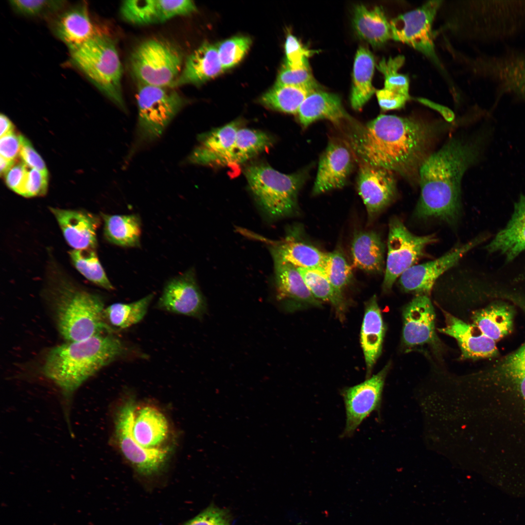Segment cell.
<instances>
[{"instance_id":"cell-12","label":"cell","mask_w":525,"mask_h":525,"mask_svg":"<svg viewBox=\"0 0 525 525\" xmlns=\"http://www.w3.org/2000/svg\"><path fill=\"white\" fill-rule=\"evenodd\" d=\"M387 365L377 374L343 392L346 410V425L342 437H350L368 416L380 409Z\"/></svg>"},{"instance_id":"cell-27","label":"cell","mask_w":525,"mask_h":525,"mask_svg":"<svg viewBox=\"0 0 525 525\" xmlns=\"http://www.w3.org/2000/svg\"><path fill=\"white\" fill-rule=\"evenodd\" d=\"M493 299L486 307L473 312L472 319V324L497 342L512 331L515 306L505 299Z\"/></svg>"},{"instance_id":"cell-7","label":"cell","mask_w":525,"mask_h":525,"mask_svg":"<svg viewBox=\"0 0 525 525\" xmlns=\"http://www.w3.org/2000/svg\"><path fill=\"white\" fill-rule=\"evenodd\" d=\"M245 175L255 198L270 215L281 217L295 210L305 179L303 173L287 175L268 164L256 163L245 168Z\"/></svg>"},{"instance_id":"cell-17","label":"cell","mask_w":525,"mask_h":525,"mask_svg":"<svg viewBox=\"0 0 525 525\" xmlns=\"http://www.w3.org/2000/svg\"><path fill=\"white\" fill-rule=\"evenodd\" d=\"M50 26L70 51L102 33L94 23L86 2L63 9L51 18Z\"/></svg>"},{"instance_id":"cell-37","label":"cell","mask_w":525,"mask_h":525,"mask_svg":"<svg viewBox=\"0 0 525 525\" xmlns=\"http://www.w3.org/2000/svg\"><path fill=\"white\" fill-rule=\"evenodd\" d=\"M154 296L150 294L133 302L109 305L103 311L105 321L114 331L115 328L123 329L138 323L145 315Z\"/></svg>"},{"instance_id":"cell-46","label":"cell","mask_w":525,"mask_h":525,"mask_svg":"<svg viewBox=\"0 0 525 525\" xmlns=\"http://www.w3.org/2000/svg\"><path fill=\"white\" fill-rule=\"evenodd\" d=\"M275 84L305 87L313 90L318 89L309 65L294 69L285 63L279 73Z\"/></svg>"},{"instance_id":"cell-9","label":"cell","mask_w":525,"mask_h":525,"mask_svg":"<svg viewBox=\"0 0 525 525\" xmlns=\"http://www.w3.org/2000/svg\"><path fill=\"white\" fill-rule=\"evenodd\" d=\"M136 406L133 400L129 399L118 408L114 420V439L122 455L137 472L151 476L161 470L170 450L168 447L145 448L135 440L132 424Z\"/></svg>"},{"instance_id":"cell-44","label":"cell","mask_w":525,"mask_h":525,"mask_svg":"<svg viewBox=\"0 0 525 525\" xmlns=\"http://www.w3.org/2000/svg\"><path fill=\"white\" fill-rule=\"evenodd\" d=\"M494 70L508 89L525 97V58L497 62Z\"/></svg>"},{"instance_id":"cell-49","label":"cell","mask_w":525,"mask_h":525,"mask_svg":"<svg viewBox=\"0 0 525 525\" xmlns=\"http://www.w3.org/2000/svg\"><path fill=\"white\" fill-rule=\"evenodd\" d=\"M48 185V174L39 170H28L22 196L33 197L46 194Z\"/></svg>"},{"instance_id":"cell-24","label":"cell","mask_w":525,"mask_h":525,"mask_svg":"<svg viewBox=\"0 0 525 525\" xmlns=\"http://www.w3.org/2000/svg\"><path fill=\"white\" fill-rule=\"evenodd\" d=\"M445 324L438 331L455 339L465 358H494L498 350L496 342L485 336L473 324L467 323L445 312Z\"/></svg>"},{"instance_id":"cell-31","label":"cell","mask_w":525,"mask_h":525,"mask_svg":"<svg viewBox=\"0 0 525 525\" xmlns=\"http://www.w3.org/2000/svg\"><path fill=\"white\" fill-rule=\"evenodd\" d=\"M385 246L380 236L373 231H361L353 239L352 265L370 273H380L384 267Z\"/></svg>"},{"instance_id":"cell-5","label":"cell","mask_w":525,"mask_h":525,"mask_svg":"<svg viewBox=\"0 0 525 525\" xmlns=\"http://www.w3.org/2000/svg\"><path fill=\"white\" fill-rule=\"evenodd\" d=\"M70 52L73 65L118 107L126 111L121 84L122 65L113 40L102 33Z\"/></svg>"},{"instance_id":"cell-1","label":"cell","mask_w":525,"mask_h":525,"mask_svg":"<svg viewBox=\"0 0 525 525\" xmlns=\"http://www.w3.org/2000/svg\"><path fill=\"white\" fill-rule=\"evenodd\" d=\"M349 136L351 149L360 162L418 179L428 156L434 128L412 118L380 115L365 124H354Z\"/></svg>"},{"instance_id":"cell-4","label":"cell","mask_w":525,"mask_h":525,"mask_svg":"<svg viewBox=\"0 0 525 525\" xmlns=\"http://www.w3.org/2000/svg\"><path fill=\"white\" fill-rule=\"evenodd\" d=\"M46 296L60 334L68 342L78 341L114 330L105 321L100 296L65 278L54 280Z\"/></svg>"},{"instance_id":"cell-34","label":"cell","mask_w":525,"mask_h":525,"mask_svg":"<svg viewBox=\"0 0 525 525\" xmlns=\"http://www.w3.org/2000/svg\"><path fill=\"white\" fill-rule=\"evenodd\" d=\"M101 215L104 234L108 242L123 247L140 246L141 222L137 215Z\"/></svg>"},{"instance_id":"cell-47","label":"cell","mask_w":525,"mask_h":525,"mask_svg":"<svg viewBox=\"0 0 525 525\" xmlns=\"http://www.w3.org/2000/svg\"><path fill=\"white\" fill-rule=\"evenodd\" d=\"M285 63L294 69L303 68L308 65L307 58L312 51L304 48L298 39L292 35H288L285 43Z\"/></svg>"},{"instance_id":"cell-43","label":"cell","mask_w":525,"mask_h":525,"mask_svg":"<svg viewBox=\"0 0 525 525\" xmlns=\"http://www.w3.org/2000/svg\"><path fill=\"white\" fill-rule=\"evenodd\" d=\"M404 59V56L400 55L388 60L383 59L377 68L385 76V88L410 96L408 78L398 72Z\"/></svg>"},{"instance_id":"cell-51","label":"cell","mask_w":525,"mask_h":525,"mask_svg":"<svg viewBox=\"0 0 525 525\" xmlns=\"http://www.w3.org/2000/svg\"><path fill=\"white\" fill-rule=\"evenodd\" d=\"M379 105L384 111L402 108L410 98V96L385 89L375 91Z\"/></svg>"},{"instance_id":"cell-23","label":"cell","mask_w":525,"mask_h":525,"mask_svg":"<svg viewBox=\"0 0 525 525\" xmlns=\"http://www.w3.org/2000/svg\"><path fill=\"white\" fill-rule=\"evenodd\" d=\"M68 244L74 249H94L97 245L96 230L100 220L81 210L50 208Z\"/></svg>"},{"instance_id":"cell-30","label":"cell","mask_w":525,"mask_h":525,"mask_svg":"<svg viewBox=\"0 0 525 525\" xmlns=\"http://www.w3.org/2000/svg\"><path fill=\"white\" fill-rule=\"evenodd\" d=\"M385 332L381 311L373 296L366 303L360 333L368 375L381 354Z\"/></svg>"},{"instance_id":"cell-41","label":"cell","mask_w":525,"mask_h":525,"mask_svg":"<svg viewBox=\"0 0 525 525\" xmlns=\"http://www.w3.org/2000/svg\"><path fill=\"white\" fill-rule=\"evenodd\" d=\"M318 271L326 276L336 290L341 292L352 277L351 266L343 255L337 250L327 253L322 268Z\"/></svg>"},{"instance_id":"cell-53","label":"cell","mask_w":525,"mask_h":525,"mask_svg":"<svg viewBox=\"0 0 525 525\" xmlns=\"http://www.w3.org/2000/svg\"><path fill=\"white\" fill-rule=\"evenodd\" d=\"M23 136L15 132L0 137V156L15 160L20 155Z\"/></svg>"},{"instance_id":"cell-15","label":"cell","mask_w":525,"mask_h":525,"mask_svg":"<svg viewBox=\"0 0 525 525\" xmlns=\"http://www.w3.org/2000/svg\"><path fill=\"white\" fill-rule=\"evenodd\" d=\"M357 179L359 195L366 208L369 220L388 206L396 195L393 172L360 162Z\"/></svg>"},{"instance_id":"cell-13","label":"cell","mask_w":525,"mask_h":525,"mask_svg":"<svg viewBox=\"0 0 525 525\" xmlns=\"http://www.w3.org/2000/svg\"><path fill=\"white\" fill-rule=\"evenodd\" d=\"M485 236H479L458 245L435 260L415 265L400 277L399 283L406 292L419 295L429 293L438 279L455 266L472 248L483 242Z\"/></svg>"},{"instance_id":"cell-42","label":"cell","mask_w":525,"mask_h":525,"mask_svg":"<svg viewBox=\"0 0 525 525\" xmlns=\"http://www.w3.org/2000/svg\"><path fill=\"white\" fill-rule=\"evenodd\" d=\"M10 5L18 14L33 18H51L66 7V1L54 0H15Z\"/></svg>"},{"instance_id":"cell-29","label":"cell","mask_w":525,"mask_h":525,"mask_svg":"<svg viewBox=\"0 0 525 525\" xmlns=\"http://www.w3.org/2000/svg\"><path fill=\"white\" fill-rule=\"evenodd\" d=\"M297 113L304 127L321 119L339 124L349 118L337 95L319 89L313 90L307 96Z\"/></svg>"},{"instance_id":"cell-52","label":"cell","mask_w":525,"mask_h":525,"mask_svg":"<svg viewBox=\"0 0 525 525\" xmlns=\"http://www.w3.org/2000/svg\"><path fill=\"white\" fill-rule=\"evenodd\" d=\"M19 156L22 162L28 168L48 174L43 158L34 149L30 141L24 136Z\"/></svg>"},{"instance_id":"cell-21","label":"cell","mask_w":525,"mask_h":525,"mask_svg":"<svg viewBox=\"0 0 525 525\" xmlns=\"http://www.w3.org/2000/svg\"><path fill=\"white\" fill-rule=\"evenodd\" d=\"M273 257L277 298L283 308L294 311L308 306L319 307L320 301L312 295L298 268L276 256Z\"/></svg>"},{"instance_id":"cell-2","label":"cell","mask_w":525,"mask_h":525,"mask_svg":"<svg viewBox=\"0 0 525 525\" xmlns=\"http://www.w3.org/2000/svg\"><path fill=\"white\" fill-rule=\"evenodd\" d=\"M478 152L474 144L452 139L426 158L419 171L420 194L415 212L418 218H436L450 224L457 221L462 178L477 159Z\"/></svg>"},{"instance_id":"cell-45","label":"cell","mask_w":525,"mask_h":525,"mask_svg":"<svg viewBox=\"0 0 525 525\" xmlns=\"http://www.w3.org/2000/svg\"><path fill=\"white\" fill-rule=\"evenodd\" d=\"M251 44L245 36H236L222 41L216 46L224 70L237 65L244 57Z\"/></svg>"},{"instance_id":"cell-10","label":"cell","mask_w":525,"mask_h":525,"mask_svg":"<svg viewBox=\"0 0 525 525\" xmlns=\"http://www.w3.org/2000/svg\"><path fill=\"white\" fill-rule=\"evenodd\" d=\"M436 241L434 235H415L399 218H392L389 223L384 290H389L396 280L424 255L426 247Z\"/></svg>"},{"instance_id":"cell-55","label":"cell","mask_w":525,"mask_h":525,"mask_svg":"<svg viewBox=\"0 0 525 525\" xmlns=\"http://www.w3.org/2000/svg\"><path fill=\"white\" fill-rule=\"evenodd\" d=\"M15 164V160L5 158L0 156V175L4 176L7 172Z\"/></svg>"},{"instance_id":"cell-22","label":"cell","mask_w":525,"mask_h":525,"mask_svg":"<svg viewBox=\"0 0 525 525\" xmlns=\"http://www.w3.org/2000/svg\"><path fill=\"white\" fill-rule=\"evenodd\" d=\"M402 339L404 344L413 347L436 342L435 314L430 298L418 295L403 311Z\"/></svg>"},{"instance_id":"cell-48","label":"cell","mask_w":525,"mask_h":525,"mask_svg":"<svg viewBox=\"0 0 525 525\" xmlns=\"http://www.w3.org/2000/svg\"><path fill=\"white\" fill-rule=\"evenodd\" d=\"M183 525H231L229 514L224 509L211 506Z\"/></svg>"},{"instance_id":"cell-26","label":"cell","mask_w":525,"mask_h":525,"mask_svg":"<svg viewBox=\"0 0 525 525\" xmlns=\"http://www.w3.org/2000/svg\"><path fill=\"white\" fill-rule=\"evenodd\" d=\"M224 71L217 47L205 42L186 58L173 88L189 84L200 85L218 76Z\"/></svg>"},{"instance_id":"cell-19","label":"cell","mask_w":525,"mask_h":525,"mask_svg":"<svg viewBox=\"0 0 525 525\" xmlns=\"http://www.w3.org/2000/svg\"><path fill=\"white\" fill-rule=\"evenodd\" d=\"M346 144L331 140L321 156L313 190L319 194L345 185L353 167V156Z\"/></svg>"},{"instance_id":"cell-35","label":"cell","mask_w":525,"mask_h":525,"mask_svg":"<svg viewBox=\"0 0 525 525\" xmlns=\"http://www.w3.org/2000/svg\"><path fill=\"white\" fill-rule=\"evenodd\" d=\"M272 255L297 268L320 270L327 253L304 242L287 239L272 249Z\"/></svg>"},{"instance_id":"cell-18","label":"cell","mask_w":525,"mask_h":525,"mask_svg":"<svg viewBox=\"0 0 525 525\" xmlns=\"http://www.w3.org/2000/svg\"><path fill=\"white\" fill-rule=\"evenodd\" d=\"M239 121H233L198 136L199 144L187 158V162L201 165L232 164L236 134L240 128Z\"/></svg>"},{"instance_id":"cell-6","label":"cell","mask_w":525,"mask_h":525,"mask_svg":"<svg viewBox=\"0 0 525 525\" xmlns=\"http://www.w3.org/2000/svg\"><path fill=\"white\" fill-rule=\"evenodd\" d=\"M138 86L136 136L129 156L158 140L187 103L175 88Z\"/></svg>"},{"instance_id":"cell-36","label":"cell","mask_w":525,"mask_h":525,"mask_svg":"<svg viewBox=\"0 0 525 525\" xmlns=\"http://www.w3.org/2000/svg\"><path fill=\"white\" fill-rule=\"evenodd\" d=\"M313 90L305 87L275 84L261 97L259 102L269 108L295 114Z\"/></svg>"},{"instance_id":"cell-38","label":"cell","mask_w":525,"mask_h":525,"mask_svg":"<svg viewBox=\"0 0 525 525\" xmlns=\"http://www.w3.org/2000/svg\"><path fill=\"white\" fill-rule=\"evenodd\" d=\"M273 140L262 131L240 128L234 143L232 164H242L269 148Z\"/></svg>"},{"instance_id":"cell-28","label":"cell","mask_w":525,"mask_h":525,"mask_svg":"<svg viewBox=\"0 0 525 525\" xmlns=\"http://www.w3.org/2000/svg\"><path fill=\"white\" fill-rule=\"evenodd\" d=\"M490 253H500L508 262L525 250V195H521L515 204L512 216L486 246Z\"/></svg>"},{"instance_id":"cell-50","label":"cell","mask_w":525,"mask_h":525,"mask_svg":"<svg viewBox=\"0 0 525 525\" xmlns=\"http://www.w3.org/2000/svg\"><path fill=\"white\" fill-rule=\"evenodd\" d=\"M28 167L22 162L15 164L4 175L7 186L22 196Z\"/></svg>"},{"instance_id":"cell-16","label":"cell","mask_w":525,"mask_h":525,"mask_svg":"<svg viewBox=\"0 0 525 525\" xmlns=\"http://www.w3.org/2000/svg\"><path fill=\"white\" fill-rule=\"evenodd\" d=\"M525 315V293L513 299ZM484 380L494 387L518 393L525 400V342L516 350L498 358L482 373Z\"/></svg>"},{"instance_id":"cell-40","label":"cell","mask_w":525,"mask_h":525,"mask_svg":"<svg viewBox=\"0 0 525 525\" xmlns=\"http://www.w3.org/2000/svg\"><path fill=\"white\" fill-rule=\"evenodd\" d=\"M69 254L75 268L88 280L107 290L114 289L93 249H73Z\"/></svg>"},{"instance_id":"cell-11","label":"cell","mask_w":525,"mask_h":525,"mask_svg":"<svg viewBox=\"0 0 525 525\" xmlns=\"http://www.w3.org/2000/svg\"><path fill=\"white\" fill-rule=\"evenodd\" d=\"M441 2L428 1L392 20L391 39L408 45L436 62L432 24Z\"/></svg>"},{"instance_id":"cell-39","label":"cell","mask_w":525,"mask_h":525,"mask_svg":"<svg viewBox=\"0 0 525 525\" xmlns=\"http://www.w3.org/2000/svg\"><path fill=\"white\" fill-rule=\"evenodd\" d=\"M298 269L315 298L330 303L339 314L344 312L345 303L342 292L336 290L322 273L317 270Z\"/></svg>"},{"instance_id":"cell-32","label":"cell","mask_w":525,"mask_h":525,"mask_svg":"<svg viewBox=\"0 0 525 525\" xmlns=\"http://www.w3.org/2000/svg\"><path fill=\"white\" fill-rule=\"evenodd\" d=\"M353 25L358 35L373 46H380L391 39L390 23L380 7L369 10L363 5H357Z\"/></svg>"},{"instance_id":"cell-54","label":"cell","mask_w":525,"mask_h":525,"mask_svg":"<svg viewBox=\"0 0 525 525\" xmlns=\"http://www.w3.org/2000/svg\"><path fill=\"white\" fill-rule=\"evenodd\" d=\"M0 137L15 132V126L5 115L1 114L0 116Z\"/></svg>"},{"instance_id":"cell-3","label":"cell","mask_w":525,"mask_h":525,"mask_svg":"<svg viewBox=\"0 0 525 525\" xmlns=\"http://www.w3.org/2000/svg\"><path fill=\"white\" fill-rule=\"evenodd\" d=\"M125 351L121 340L101 334L52 349L42 368L43 375L59 389L61 405L70 427V412L75 391L89 378Z\"/></svg>"},{"instance_id":"cell-14","label":"cell","mask_w":525,"mask_h":525,"mask_svg":"<svg viewBox=\"0 0 525 525\" xmlns=\"http://www.w3.org/2000/svg\"><path fill=\"white\" fill-rule=\"evenodd\" d=\"M157 307L176 314L202 317L206 311V302L192 270L168 281Z\"/></svg>"},{"instance_id":"cell-33","label":"cell","mask_w":525,"mask_h":525,"mask_svg":"<svg viewBox=\"0 0 525 525\" xmlns=\"http://www.w3.org/2000/svg\"><path fill=\"white\" fill-rule=\"evenodd\" d=\"M374 67L371 52L367 48L359 47L354 59L350 95L351 105L354 110H360L376 91L372 84Z\"/></svg>"},{"instance_id":"cell-25","label":"cell","mask_w":525,"mask_h":525,"mask_svg":"<svg viewBox=\"0 0 525 525\" xmlns=\"http://www.w3.org/2000/svg\"><path fill=\"white\" fill-rule=\"evenodd\" d=\"M168 421L163 413L150 404L136 406L132 424L135 440L147 449H161L170 436Z\"/></svg>"},{"instance_id":"cell-8","label":"cell","mask_w":525,"mask_h":525,"mask_svg":"<svg viewBox=\"0 0 525 525\" xmlns=\"http://www.w3.org/2000/svg\"><path fill=\"white\" fill-rule=\"evenodd\" d=\"M129 62L139 84L173 88L182 70L183 56L174 44L152 38L136 48Z\"/></svg>"},{"instance_id":"cell-20","label":"cell","mask_w":525,"mask_h":525,"mask_svg":"<svg viewBox=\"0 0 525 525\" xmlns=\"http://www.w3.org/2000/svg\"><path fill=\"white\" fill-rule=\"evenodd\" d=\"M196 10L194 2L190 0H133L123 1L120 12L128 22L143 25L162 23Z\"/></svg>"}]
</instances>
